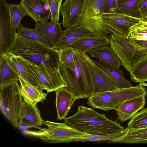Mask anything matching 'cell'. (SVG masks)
Listing matches in <instances>:
<instances>
[{"label": "cell", "instance_id": "cell-1", "mask_svg": "<svg viewBox=\"0 0 147 147\" xmlns=\"http://www.w3.org/2000/svg\"><path fill=\"white\" fill-rule=\"evenodd\" d=\"M5 53L23 58L51 74L60 71L59 50L16 33L13 41Z\"/></svg>", "mask_w": 147, "mask_h": 147}, {"label": "cell", "instance_id": "cell-2", "mask_svg": "<svg viewBox=\"0 0 147 147\" xmlns=\"http://www.w3.org/2000/svg\"><path fill=\"white\" fill-rule=\"evenodd\" d=\"M64 123L81 131L94 135L116 133L125 129L116 121L108 119L103 114L82 105L77 113L64 119Z\"/></svg>", "mask_w": 147, "mask_h": 147}, {"label": "cell", "instance_id": "cell-3", "mask_svg": "<svg viewBox=\"0 0 147 147\" xmlns=\"http://www.w3.org/2000/svg\"><path fill=\"white\" fill-rule=\"evenodd\" d=\"M144 95L147 96V89L140 84L96 94L88 98L87 103L94 109L117 111L124 102Z\"/></svg>", "mask_w": 147, "mask_h": 147}, {"label": "cell", "instance_id": "cell-4", "mask_svg": "<svg viewBox=\"0 0 147 147\" xmlns=\"http://www.w3.org/2000/svg\"><path fill=\"white\" fill-rule=\"evenodd\" d=\"M43 125L47 128L38 130H28L23 132L26 135L38 138L48 143H68L84 137L94 135L79 130L65 123H61L47 120Z\"/></svg>", "mask_w": 147, "mask_h": 147}, {"label": "cell", "instance_id": "cell-5", "mask_svg": "<svg viewBox=\"0 0 147 147\" xmlns=\"http://www.w3.org/2000/svg\"><path fill=\"white\" fill-rule=\"evenodd\" d=\"M109 44L122 65L129 72L147 58V49L128 37L111 34Z\"/></svg>", "mask_w": 147, "mask_h": 147}, {"label": "cell", "instance_id": "cell-6", "mask_svg": "<svg viewBox=\"0 0 147 147\" xmlns=\"http://www.w3.org/2000/svg\"><path fill=\"white\" fill-rule=\"evenodd\" d=\"M18 82L15 80L0 85L1 111L15 127H18L23 102Z\"/></svg>", "mask_w": 147, "mask_h": 147}, {"label": "cell", "instance_id": "cell-7", "mask_svg": "<svg viewBox=\"0 0 147 147\" xmlns=\"http://www.w3.org/2000/svg\"><path fill=\"white\" fill-rule=\"evenodd\" d=\"M104 0H86L78 26L87 29L92 36L100 37L112 34L108 27L101 20Z\"/></svg>", "mask_w": 147, "mask_h": 147}, {"label": "cell", "instance_id": "cell-8", "mask_svg": "<svg viewBox=\"0 0 147 147\" xmlns=\"http://www.w3.org/2000/svg\"><path fill=\"white\" fill-rule=\"evenodd\" d=\"M19 57L24 65L36 78L42 90H45L49 93L56 91L61 88L67 86L60 71L51 74L38 65Z\"/></svg>", "mask_w": 147, "mask_h": 147}, {"label": "cell", "instance_id": "cell-9", "mask_svg": "<svg viewBox=\"0 0 147 147\" xmlns=\"http://www.w3.org/2000/svg\"><path fill=\"white\" fill-rule=\"evenodd\" d=\"M92 87V95L99 93L119 89L114 80L85 53Z\"/></svg>", "mask_w": 147, "mask_h": 147}, {"label": "cell", "instance_id": "cell-10", "mask_svg": "<svg viewBox=\"0 0 147 147\" xmlns=\"http://www.w3.org/2000/svg\"><path fill=\"white\" fill-rule=\"evenodd\" d=\"M140 19L123 13L103 12L101 16V21L108 27L113 34L127 37L130 28Z\"/></svg>", "mask_w": 147, "mask_h": 147}, {"label": "cell", "instance_id": "cell-11", "mask_svg": "<svg viewBox=\"0 0 147 147\" xmlns=\"http://www.w3.org/2000/svg\"><path fill=\"white\" fill-rule=\"evenodd\" d=\"M16 32L13 26L9 4L0 0V55L4 54L13 41Z\"/></svg>", "mask_w": 147, "mask_h": 147}, {"label": "cell", "instance_id": "cell-12", "mask_svg": "<svg viewBox=\"0 0 147 147\" xmlns=\"http://www.w3.org/2000/svg\"><path fill=\"white\" fill-rule=\"evenodd\" d=\"M86 1V0H65L62 3L60 12L63 18L61 23L64 28L78 26Z\"/></svg>", "mask_w": 147, "mask_h": 147}, {"label": "cell", "instance_id": "cell-13", "mask_svg": "<svg viewBox=\"0 0 147 147\" xmlns=\"http://www.w3.org/2000/svg\"><path fill=\"white\" fill-rule=\"evenodd\" d=\"M59 70L67 85V90L77 99L89 97L80 81L76 69L74 71L59 62Z\"/></svg>", "mask_w": 147, "mask_h": 147}, {"label": "cell", "instance_id": "cell-14", "mask_svg": "<svg viewBox=\"0 0 147 147\" xmlns=\"http://www.w3.org/2000/svg\"><path fill=\"white\" fill-rule=\"evenodd\" d=\"M20 3L35 22H47L51 18L50 9L45 0H21Z\"/></svg>", "mask_w": 147, "mask_h": 147}, {"label": "cell", "instance_id": "cell-15", "mask_svg": "<svg viewBox=\"0 0 147 147\" xmlns=\"http://www.w3.org/2000/svg\"><path fill=\"white\" fill-rule=\"evenodd\" d=\"M61 24L51 21L35 22L34 30L53 45L59 41L64 33V31L61 27Z\"/></svg>", "mask_w": 147, "mask_h": 147}, {"label": "cell", "instance_id": "cell-16", "mask_svg": "<svg viewBox=\"0 0 147 147\" xmlns=\"http://www.w3.org/2000/svg\"><path fill=\"white\" fill-rule=\"evenodd\" d=\"M145 95L127 100L123 102L117 111L119 119L124 122L133 117L144 108L146 104Z\"/></svg>", "mask_w": 147, "mask_h": 147}, {"label": "cell", "instance_id": "cell-17", "mask_svg": "<svg viewBox=\"0 0 147 147\" xmlns=\"http://www.w3.org/2000/svg\"><path fill=\"white\" fill-rule=\"evenodd\" d=\"M2 55L8 65L24 80L39 89L42 90L37 80L17 56L5 53Z\"/></svg>", "mask_w": 147, "mask_h": 147}, {"label": "cell", "instance_id": "cell-18", "mask_svg": "<svg viewBox=\"0 0 147 147\" xmlns=\"http://www.w3.org/2000/svg\"><path fill=\"white\" fill-rule=\"evenodd\" d=\"M85 53L75 50L74 58L76 69L79 79L90 97L92 95V87L89 71L86 64Z\"/></svg>", "mask_w": 147, "mask_h": 147}, {"label": "cell", "instance_id": "cell-19", "mask_svg": "<svg viewBox=\"0 0 147 147\" xmlns=\"http://www.w3.org/2000/svg\"><path fill=\"white\" fill-rule=\"evenodd\" d=\"M56 92L57 119L61 120L66 118L74 103L77 98L69 92L65 87L61 88Z\"/></svg>", "mask_w": 147, "mask_h": 147}, {"label": "cell", "instance_id": "cell-20", "mask_svg": "<svg viewBox=\"0 0 147 147\" xmlns=\"http://www.w3.org/2000/svg\"><path fill=\"white\" fill-rule=\"evenodd\" d=\"M64 33L59 41L52 47L57 50L69 47L73 42L82 37L92 36L87 29L80 26L68 28L64 30Z\"/></svg>", "mask_w": 147, "mask_h": 147}, {"label": "cell", "instance_id": "cell-21", "mask_svg": "<svg viewBox=\"0 0 147 147\" xmlns=\"http://www.w3.org/2000/svg\"><path fill=\"white\" fill-rule=\"evenodd\" d=\"M108 36V35L100 37L91 36L83 37L73 42L69 47L86 53L91 49L109 45L110 44V38Z\"/></svg>", "mask_w": 147, "mask_h": 147}, {"label": "cell", "instance_id": "cell-22", "mask_svg": "<svg viewBox=\"0 0 147 147\" xmlns=\"http://www.w3.org/2000/svg\"><path fill=\"white\" fill-rule=\"evenodd\" d=\"M20 93L23 99L33 104H37L46 99L48 94L43 92L19 77Z\"/></svg>", "mask_w": 147, "mask_h": 147}, {"label": "cell", "instance_id": "cell-23", "mask_svg": "<svg viewBox=\"0 0 147 147\" xmlns=\"http://www.w3.org/2000/svg\"><path fill=\"white\" fill-rule=\"evenodd\" d=\"M86 53L98 59L100 61L119 68L121 65L120 60L111 47L108 45L91 49Z\"/></svg>", "mask_w": 147, "mask_h": 147}, {"label": "cell", "instance_id": "cell-24", "mask_svg": "<svg viewBox=\"0 0 147 147\" xmlns=\"http://www.w3.org/2000/svg\"><path fill=\"white\" fill-rule=\"evenodd\" d=\"M96 64L105 71L115 82L119 89L133 86L131 82L125 78L123 72L119 68L100 61L93 60Z\"/></svg>", "mask_w": 147, "mask_h": 147}, {"label": "cell", "instance_id": "cell-25", "mask_svg": "<svg viewBox=\"0 0 147 147\" xmlns=\"http://www.w3.org/2000/svg\"><path fill=\"white\" fill-rule=\"evenodd\" d=\"M21 115L30 121L40 126L43 125L37 104H33L24 99L21 111Z\"/></svg>", "mask_w": 147, "mask_h": 147}, {"label": "cell", "instance_id": "cell-26", "mask_svg": "<svg viewBox=\"0 0 147 147\" xmlns=\"http://www.w3.org/2000/svg\"><path fill=\"white\" fill-rule=\"evenodd\" d=\"M114 142L127 144L147 143V128L138 129H129L123 136Z\"/></svg>", "mask_w": 147, "mask_h": 147}, {"label": "cell", "instance_id": "cell-27", "mask_svg": "<svg viewBox=\"0 0 147 147\" xmlns=\"http://www.w3.org/2000/svg\"><path fill=\"white\" fill-rule=\"evenodd\" d=\"M141 0H127L118 1L119 7L124 14L135 18L141 19L139 5Z\"/></svg>", "mask_w": 147, "mask_h": 147}, {"label": "cell", "instance_id": "cell-28", "mask_svg": "<svg viewBox=\"0 0 147 147\" xmlns=\"http://www.w3.org/2000/svg\"><path fill=\"white\" fill-rule=\"evenodd\" d=\"M127 127L124 130L113 133L103 135H94L75 140L74 142L103 141L109 140V142H114L116 140L125 135L128 132Z\"/></svg>", "mask_w": 147, "mask_h": 147}, {"label": "cell", "instance_id": "cell-29", "mask_svg": "<svg viewBox=\"0 0 147 147\" xmlns=\"http://www.w3.org/2000/svg\"><path fill=\"white\" fill-rule=\"evenodd\" d=\"M19 76L8 65L2 55H0V85L15 80L19 81Z\"/></svg>", "mask_w": 147, "mask_h": 147}, {"label": "cell", "instance_id": "cell-30", "mask_svg": "<svg viewBox=\"0 0 147 147\" xmlns=\"http://www.w3.org/2000/svg\"><path fill=\"white\" fill-rule=\"evenodd\" d=\"M128 38L135 41L147 40V21L141 19L130 28Z\"/></svg>", "mask_w": 147, "mask_h": 147}, {"label": "cell", "instance_id": "cell-31", "mask_svg": "<svg viewBox=\"0 0 147 147\" xmlns=\"http://www.w3.org/2000/svg\"><path fill=\"white\" fill-rule=\"evenodd\" d=\"M16 33L20 36L38 41L49 47H52L53 45L49 41L36 32L34 29L25 28L21 23L17 30Z\"/></svg>", "mask_w": 147, "mask_h": 147}, {"label": "cell", "instance_id": "cell-32", "mask_svg": "<svg viewBox=\"0 0 147 147\" xmlns=\"http://www.w3.org/2000/svg\"><path fill=\"white\" fill-rule=\"evenodd\" d=\"M9 4L13 29L15 32H16L22 18L28 16V14L20 3L17 4L10 3Z\"/></svg>", "mask_w": 147, "mask_h": 147}, {"label": "cell", "instance_id": "cell-33", "mask_svg": "<svg viewBox=\"0 0 147 147\" xmlns=\"http://www.w3.org/2000/svg\"><path fill=\"white\" fill-rule=\"evenodd\" d=\"M59 51V62L74 71L76 69L75 49L70 47L62 48Z\"/></svg>", "mask_w": 147, "mask_h": 147}, {"label": "cell", "instance_id": "cell-34", "mask_svg": "<svg viewBox=\"0 0 147 147\" xmlns=\"http://www.w3.org/2000/svg\"><path fill=\"white\" fill-rule=\"evenodd\" d=\"M129 129H138L147 128V108L138 112L131 119L127 124Z\"/></svg>", "mask_w": 147, "mask_h": 147}, {"label": "cell", "instance_id": "cell-35", "mask_svg": "<svg viewBox=\"0 0 147 147\" xmlns=\"http://www.w3.org/2000/svg\"><path fill=\"white\" fill-rule=\"evenodd\" d=\"M131 80L134 82L147 81V58L130 72Z\"/></svg>", "mask_w": 147, "mask_h": 147}, {"label": "cell", "instance_id": "cell-36", "mask_svg": "<svg viewBox=\"0 0 147 147\" xmlns=\"http://www.w3.org/2000/svg\"><path fill=\"white\" fill-rule=\"evenodd\" d=\"M48 4L51 12V21L59 22L60 9L63 0H45Z\"/></svg>", "mask_w": 147, "mask_h": 147}, {"label": "cell", "instance_id": "cell-37", "mask_svg": "<svg viewBox=\"0 0 147 147\" xmlns=\"http://www.w3.org/2000/svg\"><path fill=\"white\" fill-rule=\"evenodd\" d=\"M103 12L123 13L119 7L118 0H104Z\"/></svg>", "mask_w": 147, "mask_h": 147}, {"label": "cell", "instance_id": "cell-38", "mask_svg": "<svg viewBox=\"0 0 147 147\" xmlns=\"http://www.w3.org/2000/svg\"><path fill=\"white\" fill-rule=\"evenodd\" d=\"M18 128L22 132L30 130V129L34 128L38 129L41 127L38 126L35 123L28 120L21 115L19 119Z\"/></svg>", "mask_w": 147, "mask_h": 147}, {"label": "cell", "instance_id": "cell-39", "mask_svg": "<svg viewBox=\"0 0 147 147\" xmlns=\"http://www.w3.org/2000/svg\"><path fill=\"white\" fill-rule=\"evenodd\" d=\"M139 7L142 18L147 14V0H141Z\"/></svg>", "mask_w": 147, "mask_h": 147}, {"label": "cell", "instance_id": "cell-40", "mask_svg": "<svg viewBox=\"0 0 147 147\" xmlns=\"http://www.w3.org/2000/svg\"><path fill=\"white\" fill-rule=\"evenodd\" d=\"M139 45L147 49V40L135 41Z\"/></svg>", "mask_w": 147, "mask_h": 147}, {"label": "cell", "instance_id": "cell-41", "mask_svg": "<svg viewBox=\"0 0 147 147\" xmlns=\"http://www.w3.org/2000/svg\"><path fill=\"white\" fill-rule=\"evenodd\" d=\"M141 19L143 20L147 21V14L143 17Z\"/></svg>", "mask_w": 147, "mask_h": 147}, {"label": "cell", "instance_id": "cell-42", "mask_svg": "<svg viewBox=\"0 0 147 147\" xmlns=\"http://www.w3.org/2000/svg\"><path fill=\"white\" fill-rule=\"evenodd\" d=\"M118 1H125V0H118Z\"/></svg>", "mask_w": 147, "mask_h": 147}]
</instances>
